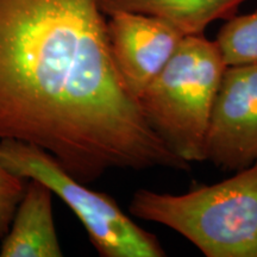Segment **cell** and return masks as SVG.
I'll return each mask as SVG.
<instances>
[{
	"label": "cell",
	"instance_id": "5",
	"mask_svg": "<svg viewBox=\"0 0 257 257\" xmlns=\"http://www.w3.org/2000/svg\"><path fill=\"white\" fill-rule=\"evenodd\" d=\"M205 161L224 172L257 162V63L225 68L205 138Z\"/></svg>",
	"mask_w": 257,
	"mask_h": 257
},
{
	"label": "cell",
	"instance_id": "7",
	"mask_svg": "<svg viewBox=\"0 0 257 257\" xmlns=\"http://www.w3.org/2000/svg\"><path fill=\"white\" fill-rule=\"evenodd\" d=\"M51 189L27 180L8 232L0 242V257H61L63 255L53 213Z\"/></svg>",
	"mask_w": 257,
	"mask_h": 257
},
{
	"label": "cell",
	"instance_id": "1",
	"mask_svg": "<svg viewBox=\"0 0 257 257\" xmlns=\"http://www.w3.org/2000/svg\"><path fill=\"white\" fill-rule=\"evenodd\" d=\"M99 0H0V141L46 150L91 184L112 169L188 170L112 59Z\"/></svg>",
	"mask_w": 257,
	"mask_h": 257
},
{
	"label": "cell",
	"instance_id": "9",
	"mask_svg": "<svg viewBox=\"0 0 257 257\" xmlns=\"http://www.w3.org/2000/svg\"><path fill=\"white\" fill-rule=\"evenodd\" d=\"M216 43L226 66L257 63V11L227 19Z\"/></svg>",
	"mask_w": 257,
	"mask_h": 257
},
{
	"label": "cell",
	"instance_id": "8",
	"mask_svg": "<svg viewBox=\"0 0 257 257\" xmlns=\"http://www.w3.org/2000/svg\"><path fill=\"white\" fill-rule=\"evenodd\" d=\"M246 0H99L105 16L126 11L165 19L184 36L204 34L216 21L236 16Z\"/></svg>",
	"mask_w": 257,
	"mask_h": 257
},
{
	"label": "cell",
	"instance_id": "6",
	"mask_svg": "<svg viewBox=\"0 0 257 257\" xmlns=\"http://www.w3.org/2000/svg\"><path fill=\"white\" fill-rule=\"evenodd\" d=\"M106 28L115 68L138 100L185 36L165 19L136 12H114L108 16Z\"/></svg>",
	"mask_w": 257,
	"mask_h": 257
},
{
	"label": "cell",
	"instance_id": "3",
	"mask_svg": "<svg viewBox=\"0 0 257 257\" xmlns=\"http://www.w3.org/2000/svg\"><path fill=\"white\" fill-rule=\"evenodd\" d=\"M216 41L185 36L167 66L138 98L148 123L175 155L205 161V138L226 68Z\"/></svg>",
	"mask_w": 257,
	"mask_h": 257
},
{
	"label": "cell",
	"instance_id": "2",
	"mask_svg": "<svg viewBox=\"0 0 257 257\" xmlns=\"http://www.w3.org/2000/svg\"><path fill=\"white\" fill-rule=\"evenodd\" d=\"M128 211L174 230L207 257H257V162L184 194L138 189Z\"/></svg>",
	"mask_w": 257,
	"mask_h": 257
},
{
	"label": "cell",
	"instance_id": "4",
	"mask_svg": "<svg viewBox=\"0 0 257 257\" xmlns=\"http://www.w3.org/2000/svg\"><path fill=\"white\" fill-rule=\"evenodd\" d=\"M0 162L17 176L38 180L48 186L78 217L99 256L167 255L155 234L138 226L114 198L87 187L46 150L21 141L2 140Z\"/></svg>",
	"mask_w": 257,
	"mask_h": 257
},
{
	"label": "cell",
	"instance_id": "10",
	"mask_svg": "<svg viewBox=\"0 0 257 257\" xmlns=\"http://www.w3.org/2000/svg\"><path fill=\"white\" fill-rule=\"evenodd\" d=\"M25 186L27 180L11 173L0 162V242L12 223Z\"/></svg>",
	"mask_w": 257,
	"mask_h": 257
}]
</instances>
